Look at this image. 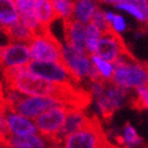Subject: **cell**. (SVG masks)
I'll use <instances>...</instances> for the list:
<instances>
[{
    "instance_id": "cell-21",
    "label": "cell",
    "mask_w": 148,
    "mask_h": 148,
    "mask_svg": "<svg viewBox=\"0 0 148 148\" xmlns=\"http://www.w3.org/2000/svg\"><path fill=\"white\" fill-rule=\"evenodd\" d=\"M51 3L58 18L69 19L73 17V9H75L73 0H51Z\"/></svg>"
},
{
    "instance_id": "cell-30",
    "label": "cell",
    "mask_w": 148,
    "mask_h": 148,
    "mask_svg": "<svg viewBox=\"0 0 148 148\" xmlns=\"http://www.w3.org/2000/svg\"><path fill=\"white\" fill-rule=\"evenodd\" d=\"M47 148H66L63 141H51Z\"/></svg>"
},
{
    "instance_id": "cell-6",
    "label": "cell",
    "mask_w": 148,
    "mask_h": 148,
    "mask_svg": "<svg viewBox=\"0 0 148 148\" xmlns=\"http://www.w3.org/2000/svg\"><path fill=\"white\" fill-rule=\"evenodd\" d=\"M69 106L58 105L43 112L35 119L38 131L49 141H62L60 132L64 127Z\"/></svg>"
},
{
    "instance_id": "cell-15",
    "label": "cell",
    "mask_w": 148,
    "mask_h": 148,
    "mask_svg": "<svg viewBox=\"0 0 148 148\" xmlns=\"http://www.w3.org/2000/svg\"><path fill=\"white\" fill-rule=\"evenodd\" d=\"M117 146L122 148H138L143 145L142 137L137 134L136 129L130 123H125L119 134L114 136Z\"/></svg>"
},
{
    "instance_id": "cell-3",
    "label": "cell",
    "mask_w": 148,
    "mask_h": 148,
    "mask_svg": "<svg viewBox=\"0 0 148 148\" xmlns=\"http://www.w3.org/2000/svg\"><path fill=\"white\" fill-rule=\"evenodd\" d=\"M62 141L66 148H106L111 143L98 117H92L84 128L68 135Z\"/></svg>"
},
{
    "instance_id": "cell-18",
    "label": "cell",
    "mask_w": 148,
    "mask_h": 148,
    "mask_svg": "<svg viewBox=\"0 0 148 148\" xmlns=\"http://www.w3.org/2000/svg\"><path fill=\"white\" fill-rule=\"evenodd\" d=\"M3 33L10 40V42H21V43H29L35 36L34 33L21 19L16 24L6 28Z\"/></svg>"
},
{
    "instance_id": "cell-7",
    "label": "cell",
    "mask_w": 148,
    "mask_h": 148,
    "mask_svg": "<svg viewBox=\"0 0 148 148\" xmlns=\"http://www.w3.org/2000/svg\"><path fill=\"white\" fill-rule=\"evenodd\" d=\"M58 105H65V103L54 97H33V95L23 94L12 110L35 121L40 114Z\"/></svg>"
},
{
    "instance_id": "cell-11",
    "label": "cell",
    "mask_w": 148,
    "mask_h": 148,
    "mask_svg": "<svg viewBox=\"0 0 148 148\" xmlns=\"http://www.w3.org/2000/svg\"><path fill=\"white\" fill-rule=\"evenodd\" d=\"M4 121L9 136H28L39 132L34 119H30L14 110L6 107L4 112Z\"/></svg>"
},
{
    "instance_id": "cell-26",
    "label": "cell",
    "mask_w": 148,
    "mask_h": 148,
    "mask_svg": "<svg viewBox=\"0 0 148 148\" xmlns=\"http://www.w3.org/2000/svg\"><path fill=\"white\" fill-rule=\"evenodd\" d=\"M106 17H107V21L110 22L111 27L114 32L117 33H122L127 28V22L125 19L121 16V14H116V13H112V12H106Z\"/></svg>"
},
{
    "instance_id": "cell-4",
    "label": "cell",
    "mask_w": 148,
    "mask_h": 148,
    "mask_svg": "<svg viewBox=\"0 0 148 148\" xmlns=\"http://www.w3.org/2000/svg\"><path fill=\"white\" fill-rule=\"evenodd\" d=\"M28 46L30 49L32 60L64 63L63 45L57 40L49 29L42 34L35 35Z\"/></svg>"
},
{
    "instance_id": "cell-31",
    "label": "cell",
    "mask_w": 148,
    "mask_h": 148,
    "mask_svg": "<svg viewBox=\"0 0 148 148\" xmlns=\"http://www.w3.org/2000/svg\"><path fill=\"white\" fill-rule=\"evenodd\" d=\"M98 1H101V3H105V4H111V5H119L122 3H127L128 0H98Z\"/></svg>"
},
{
    "instance_id": "cell-2",
    "label": "cell",
    "mask_w": 148,
    "mask_h": 148,
    "mask_svg": "<svg viewBox=\"0 0 148 148\" xmlns=\"http://www.w3.org/2000/svg\"><path fill=\"white\" fill-rule=\"evenodd\" d=\"M89 92L95 101L98 114L105 121L111 119L113 113L129 99V90L112 82H90Z\"/></svg>"
},
{
    "instance_id": "cell-29",
    "label": "cell",
    "mask_w": 148,
    "mask_h": 148,
    "mask_svg": "<svg viewBox=\"0 0 148 148\" xmlns=\"http://www.w3.org/2000/svg\"><path fill=\"white\" fill-rule=\"evenodd\" d=\"M0 107H6V99H5V88L0 82Z\"/></svg>"
},
{
    "instance_id": "cell-33",
    "label": "cell",
    "mask_w": 148,
    "mask_h": 148,
    "mask_svg": "<svg viewBox=\"0 0 148 148\" xmlns=\"http://www.w3.org/2000/svg\"><path fill=\"white\" fill-rule=\"evenodd\" d=\"M106 148H122V147H119V146H117V145H112V143H110Z\"/></svg>"
},
{
    "instance_id": "cell-32",
    "label": "cell",
    "mask_w": 148,
    "mask_h": 148,
    "mask_svg": "<svg viewBox=\"0 0 148 148\" xmlns=\"http://www.w3.org/2000/svg\"><path fill=\"white\" fill-rule=\"evenodd\" d=\"M0 148H9V147H7V145H6L4 141H1V140H0Z\"/></svg>"
},
{
    "instance_id": "cell-25",
    "label": "cell",
    "mask_w": 148,
    "mask_h": 148,
    "mask_svg": "<svg viewBox=\"0 0 148 148\" xmlns=\"http://www.w3.org/2000/svg\"><path fill=\"white\" fill-rule=\"evenodd\" d=\"M116 7H117V9L123 10V11H127L128 13L131 14V16H134L136 19H138L140 22H145V23L147 22V23H148V14L146 12H143L141 9H140V7L134 5L132 3H129V1L122 3L119 5H117Z\"/></svg>"
},
{
    "instance_id": "cell-1",
    "label": "cell",
    "mask_w": 148,
    "mask_h": 148,
    "mask_svg": "<svg viewBox=\"0 0 148 148\" xmlns=\"http://www.w3.org/2000/svg\"><path fill=\"white\" fill-rule=\"evenodd\" d=\"M114 72L111 82L123 89H140L148 86V64L140 63L131 53L122 56L113 63Z\"/></svg>"
},
{
    "instance_id": "cell-5",
    "label": "cell",
    "mask_w": 148,
    "mask_h": 148,
    "mask_svg": "<svg viewBox=\"0 0 148 148\" xmlns=\"http://www.w3.org/2000/svg\"><path fill=\"white\" fill-rule=\"evenodd\" d=\"M27 69L33 75L49 82L59 84H77L72 72L64 63L32 60L27 65Z\"/></svg>"
},
{
    "instance_id": "cell-28",
    "label": "cell",
    "mask_w": 148,
    "mask_h": 148,
    "mask_svg": "<svg viewBox=\"0 0 148 148\" xmlns=\"http://www.w3.org/2000/svg\"><path fill=\"white\" fill-rule=\"evenodd\" d=\"M128 1L129 3H132L134 5H136L143 12H146L148 14V4H147V0H128Z\"/></svg>"
},
{
    "instance_id": "cell-27",
    "label": "cell",
    "mask_w": 148,
    "mask_h": 148,
    "mask_svg": "<svg viewBox=\"0 0 148 148\" xmlns=\"http://www.w3.org/2000/svg\"><path fill=\"white\" fill-rule=\"evenodd\" d=\"M5 108L0 107V140H1V141H4V140L9 136V132H7V129H6V124H5V121H4Z\"/></svg>"
},
{
    "instance_id": "cell-8",
    "label": "cell",
    "mask_w": 148,
    "mask_h": 148,
    "mask_svg": "<svg viewBox=\"0 0 148 148\" xmlns=\"http://www.w3.org/2000/svg\"><path fill=\"white\" fill-rule=\"evenodd\" d=\"M32 62L30 49L28 43L10 42L0 46V70L16 69L27 66Z\"/></svg>"
},
{
    "instance_id": "cell-22",
    "label": "cell",
    "mask_w": 148,
    "mask_h": 148,
    "mask_svg": "<svg viewBox=\"0 0 148 148\" xmlns=\"http://www.w3.org/2000/svg\"><path fill=\"white\" fill-rule=\"evenodd\" d=\"M101 35H102L101 32L93 23L89 22L87 24V47H88V52H89V56L95 54Z\"/></svg>"
},
{
    "instance_id": "cell-14",
    "label": "cell",
    "mask_w": 148,
    "mask_h": 148,
    "mask_svg": "<svg viewBox=\"0 0 148 148\" xmlns=\"http://www.w3.org/2000/svg\"><path fill=\"white\" fill-rule=\"evenodd\" d=\"M4 142L9 148H47L51 141L40 132H35L28 136H7Z\"/></svg>"
},
{
    "instance_id": "cell-13",
    "label": "cell",
    "mask_w": 148,
    "mask_h": 148,
    "mask_svg": "<svg viewBox=\"0 0 148 148\" xmlns=\"http://www.w3.org/2000/svg\"><path fill=\"white\" fill-rule=\"evenodd\" d=\"M90 119H92V117H88L83 111V108L69 107L65 122H64V127L60 132V140H63L68 135L72 134V132L84 128L86 125L90 122Z\"/></svg>"
},
{
    "instance_id": "cell-10",
    "label": "cell",
    "mask_w": 148,
    "mask_h": 148,
    "mask_svg": "<svg viewBox=\"0 0 148 148\" xmlns=\"http://www.w3.org/2000/svg\"><path fill=\"white\" fill-rule=\"evenodd\" d=\"M63 59L64 64L72 72L77 83L82 82L84 78H88L89 72L93 68V63L89 54L81 53L73 47L65 43L63 46Z\"/></svg>"
},
{
    "instance_id": "cell-23",
    "label": "cell",
    "mask_w": 148,
    "mask_h": 148,
    "mask_svg": "<svg viewBox=\"0 0 148 148\" xmlns=\"http://www.w3.org/2000/svg\"><path fill=\"white\" fill-rule=\"evenodd\" d=\"M131 106L136 110H147L148 111V86L142 87L136 90L135 97L131 99Z\"/></svg>"
},
{
    "instance_id": "cell-20",
    "label": "cell",
    "mask_w": 148,
    "mask_h": 148,
    "mask_svg": "<svg viewBox=\"0 0 148 148\" xmlns=\"http://www.w3.org/2000/svg\"><path fill=\"white\" fill-rule=\"evenodd\" d=\"M90 59H92V63L94 64V66L100 72L102 79L105 81V82H111V81H112V77H113V72H114L113 63L107 62L97 54H92Z\"/></svg>"
},
{
    "instance_id": "cell-16",
    "label": "cell",
    "mask_w": 148,
    "mask_h": 148,
    "mask_svg": "<svg viewBox=\"0 0 148 148\" xmlns=\"http://www.w3.org/2000/svg\"><path fill=\"white\" fill-rule=\"evenodd\" d=\"M19 21V12L14 0H0V32L16 24Z\"/></svg>"
},
{
    "instance_id": "cell-9",
    "label": "cell",
    "mask_w": 148,
    "mask_h": 148,
    "mask_svg": "<svg viewBox=\"0 0 148 148\" xmlns=\"http://www.w3.org/2000/svg\"><path fill=\"white\" fill-rule=\"evenodd\" d=\"M130 52L125 46L119 33L114 32L113 29L101 35L97 47V52H95L97 56L111 63L117 62L122 56Z\"/></svg>"
},
{
    "instance_id": "cell-12",
    "label": "cell",
    "mask_w": 148,
    "mask_h": 148,
    "mask_svg": "<svg viewBox=\"0 0 148 148\" xmlns=\"http://www.w3.org/2000/svg\"><path fill=\"white\" fill-rule=\"evenodd\" d=\"M65 43L76 51L84 54H89L87 47V25L75 18L63 19Z\"/></svg>"
},
{
    "instance_id": "cell-17",
    "label": "cell",
    "mask_w": 148,
    "mask_h": 148,
    "mask_svg": "<svg viewBox=\"0 0 148 148\" xmlns=\"http://www.w3.org/2000/svg\"><path fill=\"white\" fill-rule=\"evenodd\" d=\"M34 10L36 19L45 29H49V25L58 18L51 0H36Z\"/></svg>"
},
{
    "instance_id": "cell-35",
    "label": "cell",
    "mask_w": 148,
    "mask_h": 148,
    "mask_svg": "<svg viewBox=\"0 0 148 148\" xmlns=\"http://www.w3.org/2000/svg\"><path fill=\"white\" fill-rule=\"evenodd\" d=\"M147 4H148V0H147Z\"/></svg>"
},
{
    "instance_id": "cell-24",
    "label": "cell",
    "mask_w": 148,
    "mask_h": 148,
    "mask_svg": "<svg viewBox=\"0 0 148 148\" xmlns=\"http://www.w3.org/2000/svg\"><path fill=\"white\" fill-rule=\"evenodd\" d=\"M90 23H93L95 27H97L101 32V34H105V33L110 32L111 29H112L110 22L107 21L106 13L103 12L101 9H98L97 11H95V13L93 14V17L90 19Z\"/></svg>"
},
{
    "instance_id": "cell-34",
    "label": "cell",
    "mask_w": 148,
    "mask_h": 148,
    "mask_svg": "<svg viewBox=\"0 0 148 148\" xmlns=\"http://www.w3.org/2000/svg\"><path fill=\"white\" fill-rule=\"evenodd\" d=\"M138 148H148V145H142L141 147H138Z\"/></svg>"
},
{
    "instance_id": "cell-19",
    "label": "cell",
    "mask_w": 148,
    "mask_h": 148,
    "mask_svg": "<svg viewBox=\"0 0 148 148\" xmlns=\"http://www.w3.org/2000/svg\"><path fill=\"white\" fill-rule=\"evenodd\" d=\"M75 9H73V18L81 23H89L93 14L99 7L97 0H73Z\"/></svg>"
}]
</instances>
